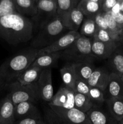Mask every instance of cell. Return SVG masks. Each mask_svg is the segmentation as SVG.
<instances>
[{"label": "cell", "instance_id": "cell-19", "mask_svg": "<svg viewBox=\"0 0 123 124\" xmlns=\"http://www.w3.org/2000/svg\"><path fill=\"white\" fill-rule=\"evenodd\" d=\"M18 13L25 16H34L38 13L37 5L33 0H13Z\"/></svg>", "mask_w": 123, "mask_h": 124}, {"label": "cell", "instance_id": "cell-29", "mask_svg": "<svg viewBox=\"0 0 123 124\" xmlns=\"http://www.w3.org/2000/svg\"><path fill=\"white\" fill-rule=\"evenodd\" d=\"M88 96L94 106L99 107V105L106 101L104 92L102 90L96 87H90Z\"/></svg>", "mask_w": 123, "mask_h": 124}, {"label": "cell", "instance_id": "cell-37", "mask_svg": "<svg viewBox=\"0 0 123 124\" xmlns=\"http://www.w3.org/2000/svg\"><path fill=\"white\" fill-rule=\"evenodd\" d=\"M109 12L110 14L112 15L114 20L115 21L116 23L119 25L121 28L123 30V13L122 12H119V13H112L111 12Z\"/></svg>", "mask_w": 123, "mask_h": 124}, {"label": "cell", "instance_id": "cell-40", "mask_svg": "<svg viewBox=\"0 0 123 124\" xmlns=\"http://www.w3.org/2000/svg\"><path fill=\"white\" fill-rule=\"evenodd\" d=\"M121 2V12L123 13V0Z\"/></svg>", "mask_w": 123, "mask_h": 124}, {"label": "cell", "instance_id": "cell-22", "mask_svg": "<svg viewBox=\"0 0 123 124\" xmlns=\"http://www.w3.org/2000/svg\"><path fill=\"white\" fill-rule=\"evenodd\" d=\"M101 4L88 0H80L77 8L83 13L84 16L93 18L97 13L102 11Z\"/></svg>", "mask_w": 123, "mask_h": 124}, {"label": "cell", "instance_id": "cell-1", "mask_svg": "<svg viewBox=\"0 0 123 124\" xmlns=\"http://www.w3.org/2000/svg\"><path fill=\"white\" fill-rule=\"evenodd\" d=\"M34 24L18 13L0 17V37L11 45L28 42L33 38Z\"/></svg>", "mask_w": 123, "mask_h": 124}, {"label": "cell", "instance_id": "cell-41", "mask_svg": "<svg viewBox=\"0 0 123 124\" xmlns=\"http://www.w3.org/2000/svg\"><path fill=\"white\" fill-rule=\"evenodd\" d=\"M119 124H123V119L120 122H119Z\"/></svg>", "mask_w": 123, "mask_h": 124}, {"label": "cell", "instance_id": "cell-15", "mask_svg": "<svg viewBox=\"0 0 123 124\" xmlns=\"http://www.w3.org/2000/svg\"><path fill=\"white\" fill-rule=\"evenodd\" d=\"M106 91L108 93L109 98L123 99V81L120 76L110 72L108 85ZM105 91V92H106Z\"/></svg>", "mask_w": 123, "mask_h": 124}, {"label": "cell", "instance_id": "cell-7", "mask_svg": "<svg viewBox=\"0 0 123 124\" xmlns=\"http://www.w3.org/2000/svg\"><path fill=\"white\" fill-rule=\"evenodd\" d=\"M78 31H68L47 47L39 49V55L45 53L62 52L68 48L80 36Z\"/></svg>", "mask_w": 123, "mask_h": 124}, {"label": "cell", "instance_id": "cell-3", "mask_svg": "<svg viewBox=\"0 0 123 124\" xmlns=\"http://www.w3.org/2000/svg\"><path fill=\"white\" fill-rule=\"evenodd\" d=\"M66 30H68L63 25L59 15L48 17L41 24L37 35L33 38L31 46L36 49L47 47L66 33Z\"/></svg>", "mask_w": 123, "mask_h": 124}, {"label": "cell", "instance_id": "cell-43", "mask_svg": "<svg viewBox=\"0 0 123 124\" xmlns=\"http://www.w3.org/2000/svg\"><path fill=\"white\" fill-rule=\"evenodd\" d=\"M120 77H121V79L123 81V75H122L121 76H120Z\"/></svg>", "mask_w": 123, "mask_h": 124}, {"label": "cell", "instance_id": "cell-45", "mask_svg": "<svg viewBox=\"0 0 123 124\" xmlns=\"http://www.w3.org/2000/svg\"><path fill=\"white\" fill-rule=\"evenodd\" d=\"M52 1H56L57 0H52Z\"/></svg>", "mask_w": 123, "mask_h": 124}, {"label": "cell", "instance_id": "cell-34", "mask_svg": "<svg viewBox=\"0 0 123 124\" xmlns=\"http://www.w3.org/2000/svg\"><path fill=\"white\" fill-rule=\"evenodd\" d=\"M94 20L95 21V23L96 24L98 29H102L108 31V27H107V23L105 19L104 16L103 15V12L101 11L98 13L93 18Z\"/></svg>", "mask_w": 123, "mask_h": 124}, {"label": "cell", "instance_id": "cell-30", "mask_svg": "<svg viewBox=\"0 0 123 124\" xmlns=\"http://www.w3.org/2000/svg\"><path fill=\"white\" fill-rule=\"evenodd\" d=\"M14 13L18 12L13 0H0V17Z\"/></svg>", "mask_w": 123, "mask_h": 124}, {"label": "cell", "instance_id": "cell-14", "mask_svg": "<svg viewBox=\"0 0 123 124\" xmlns=\"http://www.w3.org/2000/svg\"><path fill=\"white\" fill-rule=\"evenodd\" d=\"M14 105L8 96L0 101V124H14Z\"/></svg>", "mask_w": 123, "mask_h": 124}, {"label": "cell", "instance_id": "cell-9", "mask_svg": "<svg viewBox=\"0 0 123 124\" xmlns=\"http://www.w3.org/2000/svg\"><path fill=\"white\" fill-rule=\"evenodd\" d=\"M74 94V91L71 88L65 86L60 87L48 102V105L66 109L75 108Z\"/></svg>", "mask_w": 123, "mask_h": 124}, {"label": "cell", "instance_id": "cell-11", "mask_svg": "<svg viewBox=\"0 0 123 124\" xmlns=\"http://www.w3.org/2000/svg\"><path fill=\"white\" fill-rule=\"evenodd\" d=\"M59 16L63 25L69 31H78L84 19V15L77 7Z\"/></svg>", "mask_w": 123, "mask_h": 124}, {"label": "cell", "instance_id": "cell-18", "mask_svg": "<svg viewBox=\"0 0 123 124\" xmlns=\"http://www.w3.org/2000/svg\"><path fill=\"white\" fill-rule=\"evenodd\" d=\"M42 70L43 69L40 68L30 66L22 73L14 82L21 86L28 85L36 82Z\"/></svg>", "mask_w": 123, "mask_h": 124}, {"label": "cell", "instance_id": "cell-32", "mask_svg": "<svg viewBox=\"0 0 123 124\" xmlns=\"http://www.w3.org/2000/svg\"><path fill=\"white\" fill-rule=\"evenodd\" d=\"M90 87L88 82L80 79H77L74 86V91L75 93L88 95Z\"/></svg>", "mask_w": 123, "mask_h": 124}, {"label": "cell", "instance_id": "cell-33", "mask_svg": "<svg viewBox=\"0 0 123 124\" xmlns=\"http://www.w3.org/2000/svg\"><path fill=\"white\" fill-rule=\"evenodd\" d=\"M92 38L97 40V41H101L104 42H115L112 39V36H110V33L108 31L102 29H98L96 33L94 36Z\"/></svg>", "mask_w": 123, "mask_h": 124}, {"label": "cell", "instance_id": "cell-35", "mask_svg": "<svg viewBox=\"0 0 123 124\" xmlns=\"http://www.w3.org/2000/svg\"><path fill=\"white\" fill-rule=\"evenodd\" d=\"M14 124H47L45 121L41 119H24L15 121Z\"/></svg>", "mask_w": 123, "mask_h": 124}, {"label": "cell", "instance_id": "cell-4", "mask_svg": "<svg viewBox=\"0 0 123 124\" xmlns=\"http://www.w3.org/2000/svg\"><path fill=\"white\" fill-rule=\"evenodd\" d=\"M60 58L67 62H93L95 58L92 53V38L80 35L68 48L62 52Z\"/></svg>", "mask_w": 123, "mask_h": 124}, {"label": "cell", "instance_id": "cell-39", "mask_svg": "<svg viewBox=\"0 0 123 124\" xmlns=\"http://www.w3.org/2000/svg\"><path fill=\"white\" fill-rule=\"evenodd\" d=\"M88 1H93V2H99V3H101L102 4V0H88Z\"/></svg>", "mask_w": 123, "mask_h": 124}, {"label": "cell", "instance_id": "cell-24", "mask_svg": "<svg viewBox=\"0 0 123 124\" xmlns=\"http://www.w3.org/2000/svg\"><path fill=\"white\" fill-rule=\"evenodd\" d=\"M108 59L112 72L119 76L123 75V51L118 48Z\"/></svg>", "mask_w": 123, "mask_h": 124}, {"label": "cell", "instance_id": "cell-2", "mask_svg": "<svg viewBox=\"0 0 123 124\" xmlns=\"http://www.w3.org/2000/svg\"><path fill=\"white\" fill-rule=\"evenodd\" d=\"M39 56V49L31 48L5 61L0 65V83L9 85L14 82Z\"/></svg>", "mask_w": 123, "mask_h": 124}, {"label": "cell", "instance_id": "cell-36", "mask_svg": "<svg viewBox=\"0 0 123 124\" xmlns=\"http://www.w3.org/2000/svg\"><path fill=\"white\" fill-rule=\"evenodd\" d=\"M117 2L116 0H103L101 5V10L104 12H110Z\"/></svg>", "mask_w": 123, "mask_h": 124}, {"label": "cell", "instance_id": "cell-31", "mask_svg": "<svg viewBox=\"0 0 123 124\" xmlns=\"http://www.w3.org/2000/svg\"><path fill=\"white\" fill-rule=\"evenodd\" d=\"M45 115L47 124H72L58 116L50 108L45 110Z\"/></svg>", "mask_w": 123, "mask_h": 124}, {"label": "cell", "instance_id": "cell-38", "mask_svg": "<svg viewBox=\"0 0 123 124\" xmlns=\"http://www.w3.org/2000/svg\"><path fill=\"white\" fill-rule=\"evenodd\" d=\"M110 12H112V13H119L121 12V2H117L116 4L114 6V7L112 8L111 11Z\"/></svg>", "mask_w": 123, "mask_h": 124}, {"label": "cell", "instance_id": "cell-5", "mask_svg": "<svg viewBox=\"0 0 123 124\" xmlns=\"http://www.w3.org/2000/svg\"><path fill=\"white\" fill-rule=\"evenodd\" d=\"M8 86L10 88V92L7 96L14 106L25 101L34 103L39 99L37 82L24 86L19 85L15 82H13Z\"/></svg>", "mask_w": 123, "mask_h": 124}, {"label": "cell", "instance_id": "cell-17", "mask_svg": "<svg viewBox=\"0 0 123 124\" xmlns=\"http://www.w3.org/2000/svg\"><path fill=\"white\" fill-rule=\"evenodd\" d=\"M61 54L62 52L41 54L36 58L31 66L42 69L51 68L56 64L58 59H60Z\"/></svg>", "mask_w": 123, "mask_h": 124}, {"label": "cell", "instance_id": "cell-20", "mask_svg": "<svg viewBox=\"0 0 123 124\" xmlns=\"http://www.w3.org/2000/svg\"><path fill=\"white\" fill-rule=\"evenodd\" d=\"M77 79H80L87 82L92 75L95 67L92 62L72 63Z\"/></svg>", "mask_w": 123, "mask_h": 124}, {"label": "cell", "instance_id": "cell-10", "mask_svg": "<svg viewBox=\"0 0 123 124\" xmlns=\"http://www.w3.org/2000/svg\"><path fill=\"white\" fill-rule=\"evenodd\" d=\"M121 45L116 42H104L92 38V53L95 58L108 59Z\"/></svg>", "mask_w": 123, "mask_h": 124}, {"label": "cell", "instance_id": "cell-46", "mask_svg": "<svg viewBox=\"0 0 123 124\" xmlns=\"http://www.w3.org/2000/svg\"><path fill=\"white\" fill-rule=\"evenodd\" d=\"M102 1H103V0H102Z\"/></svg>", "mask_w": 123, "mask_h": 124}, {"label": "cell", "instance_id": "cell-26", "mask_svg": "<svg viewBox=\"0 0 123 124\" xmlns=\"http://www.w3.org/2000/svg\"><path fill=\"white\" fill-rule=\"evenodd\" d=\"M75 108L83 112L87 113L94 107L88 95L75 93L74 94Z\"/></svg>", "mask_w": 123, "mask_h": 124}, {"label": "cell", "instance_id": "cell-16", "mask_svg": "<svg viewBox=\"0 0 123 124\" xmlns=\"http://www.w3.org/2000/svg\"><path fill=\"white\" fill-rule=\"evenodd\" d=\"M92 124H119L113 117L101 109L100 107L94 106L87 113Z\"/></svg>", "mask_w": 123, "mask_h": 124}, {"label": "cell", "instance_id": "cell-23", "mask_svg": "<svg viewBox=\"0 0 123 124\" xmlns=\"http://www.w3.org/2000/svg\"><path fill=\"white\" fill-rule=\"evenodd\" d=\"M111 116L118 122L123 119V99L110 98L106 101Z\"/></svg>", "mask_w": 123, "mask_h": 124}, {"label": "cell", "instance_id": "cell-13", "mask_svg": "<svg viewBox=\"0 0 123 124\" xmlns=\"http://www.w3.org/2000/svg\"><path fill=\"white\" fill-rule=\"evenodd\" d=\"M110 73L102 68H95L87 82L90 87H96L104 92L108 85Z\"/></svg>", "mask_w": 123, "mask_h": 124}, {"label": "cell", "instance_id": "cell-6", "mask_svg": "<svg viewBox=\"0 0 123 124\" xmlns=\"http://www.w3.org/2000/svg\"><path fill=\"white\" fill-rule=\"evenodd\" d=\"M37 85L39 98L48 103L54 96L51 68L42 70L37 81Z\"/></svg>", "mask_w": 123, "mask_h": 124}, {"label": "cell", "instance_id": "cell-25", "mask_svg": "<svg viewBox=\"0 0 123 124\" xmlns=\"http://www.w3.org/2000/svg\"><path fill=\"white\" fill-rule=\"evenodd\" d=\"M36 5L38 13L46 15L48 17L57 15L56 1L52 0H39Z\"/></svg>", "mask_w": 123, "mask_h": 124}, {"label": "cell", "instance_id": "cell-27", "mask_svg": "<svg viewBox=\"0 0 123 124\" xmlns=\"http://www.w3.org/2000/svg\"><path fill=\"white\" fill-rule=\"evenodd\" d=\"M98 30L95 21L92 18L85 17L80 29L79 33L82 36L92 38Z\"/></svg>", "mask_w": 123, "mask_h": 124}, {"label": "cell", "instance_id": "cell-21", "mask_svg": "<svg viewBox=\"0 0 123 124\" xmlns=\"http://www.w3.org/2000/svg\"><path fill=\"white\" fill-rule=\"evenodd\" d=\"M60 73L64 86L73 90L75 82L77 80L73 64L71 62L66 63L60 69Z\"/></svg>", "mask_w": 123, "mask_h": 124}, {"label": "cell", "instance_id": "cell-42", "mask_svg": "<svg viewBox=\"0 0 123 124\" xmlns=\"http://www.w3.org/2000/svg\"><path fill=\"white\" fill-rule=\"evenodd\" d=\"M33 1L34 2H36V3H37V2L39 1V0H33Z\"/></svg>", "mask_w": 123, "mask_h": 124}, {"label": "cell", "instance_id": "cell-8", "mask_svg": "<svg viewBox=\"0 0 123 124\" xmlns=\"http://www.w3.org/2000/svg\"><path fill=\"white\" fill-rule=\"evenodd\" d=\"M49 107L58 116L72 124H92L87 113L75 108L66 109L54 106Z\"/></svg>", "mask_w": 123, "mask_h": 124}, {"label": "cell", "instance_id": "cell-44", "mask_svg": "<svg viewBox=\"0 0 123 124\" xmlns=\"http://www.w3.org/2000/svg\"><path fill=\"white\" fill-rule=\"evenodd\" d=\"M117 1H118V2H121L122 1H123V0H116Z\"/></svg>", "mask_w": 123, "mask_h": 124}, {"label": "cell", "instance_id": "cell-12", "mask_svg": "<svg viewBox=\"0 0 123 124\" xmlns=\"http://www.w3.org/2000/svg\"><path fill=\"white\" fill-rule=\"evenodd\" d=\"M41 119V115L37 107L31 102H22L14 106V119L18 121L24 119Z\"/></svg>", "mask_w": 123, "mask_h": 124}, {"label": "cell", "instance_id": "cell-28", "mask_svg": "<svg viewBox=\"0 0 123 124\" xmlns=\"http://www.w3.org/2000/svg\"><path fill=\"white\" fill-rule=\"evenodd\" d=\"M80 0H57V14L61 15L77 8Z\"/></svg>", "mask_w": 123, "mask_h": 124}]
</instances>
